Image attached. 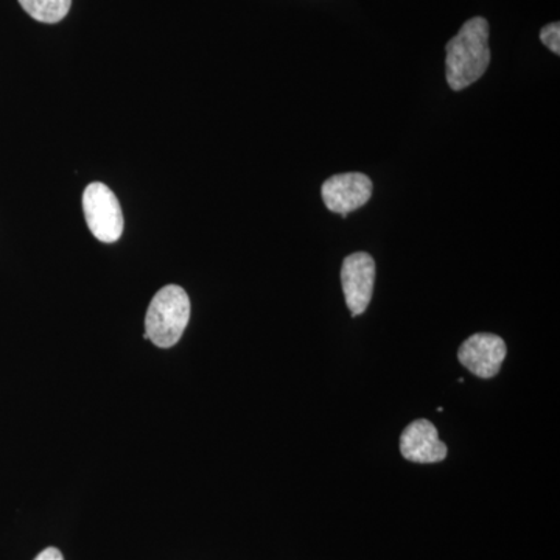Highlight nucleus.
Segmentation results:
<instances>
[{"label": "nucleus", "mask_w": 560, "mask_h": 560, "mask_svg": "<svg viewBox=\"0 0 560 560\" xmlns=\"http://www.w3.org/2000/svg\"><path fill=\"white\" fill-rule=\"evenodd\" d=\"M372 180L364 173H341L323 184L320 197L326 208L341 217L363 208L371 200Z\"/></svg>", "instance_id": "obj_5"}, {"label": "nucleus", "mask_w": 560, "mask_h": 560, "mask_svg": "<svg viewBox=\"0 0 560 560\" xmlns=\"http://www.w3.org/2000/svg\"><path fill=\"white\" fill-rule=\"evenodd\" d=\"M190 319V300L186 290L167 285L154 294L145 316V335L154 346L172 348L183 337Z\"/></svg>", "instance_id": "obj_2"}, {"label": "nucleus", "mask_w": 560, "mask_h": 560, "mask_svg": "<svg viewBox=\"0 0 560 560\" xmlns=\"http://www.w3.org/2000/svg\"><path fill=\"white\" fill-rule=\"evenodd\" d=\"M341 283L350 315H361L370 307L375 283V261L368 253L350 254L342 261Z\"/></svg>", "instance_id": "obj_4"}, {"label": "nucleus", "mask_w": 560, "mask_h": 560, "mask_svg": "<svg viewBox=\"0 0 560 560\" xmlns=\"http://www.w3.org/2000/svg\"><path fill=\"white\" fill-rule=\"evenodd\" d=\"M540 40L552 51V54L560 55V24L559 22H551L547 27L540 31Z\"/></svg>", "instance_id": "obj_9"}, {"label": "nucleus", "mask_w": 560, "mask_h": 560, "mask_svg": "<svg viewBox=\"0 0 560 560\" xmlns=\"http://www.w3.org/2000/svg\"><path fill=\"white\" fill-rule=\"evenodd\" d=\"M88 228L97 241L114 243L124 232V213L114 191L102 183H92L83 194Z\"/></svg>", "instance_id": "obj_3"}, {"label": "nucleus", "mask_w": 560, "mask_h": 560, "mask_svg": "<svg viewBox=\"0 0 560 560\" xmlns=\"http://www.w3.org/2000/svg\"><path fill=\"white\" fill-rule=\"evenodd\" d=\"M400 453L411 463H441L447 456V445L440 440L436 427L427 419L415 420L400 436Z\"/></svg>", "instance_id": "obj_7"}, {"label": "nucleus", "mask_w": 560, "mask_h": 560, "mask_svg": "<svg viewBox=\"0 0 560 560\" xmlns=\"http://www.w3.org/2000/svg\"><path fill=\"white\" fill-rule=\"evenodd\" d=\"M25 13L44 24H57L68 16L72 0H20Z\"/></svg>", "instance_id": "obj_8"}, {"label": "nucleus", "mask_w": 560, "mask_h": 560, "mask_svg": "<svg viewBox=\"0 0 560 560\" xmlns=\"http://www.w3.org/2000/svg\"><path fill=\"white\" fill-rule=\"evenodd\" d=\"M506 353V342L499 335L475 334L460 345L458 359L477 377L492 378L499 374Z\"/></svg>", "instance_id": "obj_6"}, {"label": "nucleus", "mask_w": 560, "mask_h": 560, "mask_svg": "<svg viewBox=\"0 0 560 560\" xmlns=\"http://www.w3.org/2000/svg\"><path fill=\"white\" fill-rule=\"evenodd\" d=\"M35 560H65V558H62L61 551L58 548L50 547L40 551Z\"/></svg>", "instance_id": "obj_10"}, {"label": "nucleus", "mask_w": 560, "mask_h": 560, "mask_svg": "<svg viewBox=\"0 0 560 560\" xmlns=\"http://www.w3.org/2000/svg\"><path fill=\"white\" fill-rule=\"evenodd\" d=\"M489 22L471 18L448 40L445 77L453 91H463L485 75L490 62Z\"/></svg>", "instance_id": "obj_1"}]
</instances>
